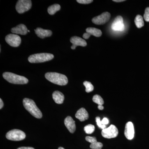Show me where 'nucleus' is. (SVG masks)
<instances>
[{"label":"nucleus","instance_id":"393cba45","mask_svg":"<svg viewBox=\"0 0 149 149\" xmlns=\"http://www.w3.org/2000/svg\"><path fill=\"white\" fill-rule=\"evenodd\" d=\"M96 121L97 122V125L100 127V128L102 129H104L105 128H106V126L105 125H103L101 121L100 118L99 117H97L96 118Z\"/></svg>","mask_w":149,"mask_h":149},{"label":"nucleus","instance_id":"7ed1b4c3","mask_svg":"<svg viewBox=\"0 0 149 149\" xmlns=\"http://www.w3.org/2000/svg\"><path fill=\"white\" fill-rule=\"evenodd\" d=\"M3 77L9 83L15 84H25L28 83V80L24 76L17 75L10 72L3 73Z\"/></svg>","mask_w":149,"mask_h":149},{"label":"nucleus","instance_id":"6ab92c4d","mask_svg":"<svg viewBox=\"0 0 149 149\" xmlns=\"http://www.w3.org/2000/svg\"><path fill=\"white\" fill-rule=\"evenodd\" d=\"M60 9L61 6L57 4H55L50 6L48 8V12L51 15H53L56 12L59 10Z\"/></svg>","mask_w":149,"mask_h":149},{"label":"nucleus","instance_id":"aec40b11","mask_svg":"<svg viewBox=\"0 0 149 149\" xmlns=\"http://www.w3.org/2000/svg\"><path fill=\"white\" fill-rule=\"evenodd\" d=\"M134 22H135L136 27L138 28H141L144 26L143 19V17L141 15H137L135 19Z\"/></svg>","mask_w":149,"mask_h":149},{"label":"nucleus","instance_id":"b1692460","mask_svg":"<svg viewBox=\"0 0 149 149\" xmlns=\"http://www.w3.org/2000/svg\"><path fill=\"white\" fill-rule=\"evenodd\" d=\"M102 147V143L97 141L91 144L90 146V148L92 149H101Z\"/></svg>","mask_w":149,"mask_h":149},{"label":"nucleus","instance_id":"1a4fd4ad","mask_svg":"<svg viewBox=\"0 0 149 149\" xmlns=\"http://www.w3.org/2000/svg\"><path fill=\"white\" fill-rule=\"evenodd\" d=\"M111 14L107 12H105L92 19L93 23L97 25H102L107 23L109 20Z\"/></svg>","mask_w":149,"mask_h":149},{"label":"nucleus","instance_id":"ddd939ff","mask_svg":"<svg viewBox=\"0 0 149 149\" xmlns=\"http://www.w3.org/2000/svg\"><path fill=\"white\" fill-rule=\"evenodd\" d=\"M64 124L70 133H74L76 129V126L75 121L73 120L72 117L70 116H67L65 119Z\"/></svg>","mask_w":149,"mask_h":149},{"label":"nucleus","instance_id":"c85d7f7f","mask_svg":"<svg viewBox=\"0 0 149 149\" xmlns=\"http://www.w3.org/2000/svg\"><path fill=\"white\" fill-rule=\"evenodd\" d=\"M101 122L103 125H106L108 124L109 123V121L108 119L107 118H104L102 120Z\"/></svg>","mask_w":149,"mask_h":149},{"label":"nucleus","instance_id":"412c9836","mask_svg":"<svg viewBox=\"0 0 149 149\" xmlns=\"http://www.w3.org/2000/svg\"><path fill=\"white\" fill-rule=\"evenodd\" d=\"M93 100L94 102L98 104L99 105H102L104 103L103 100L102 98V97L98 95H95L93 96Z\"/></svg>","mask_w":149,"mask_h":149},{"label":"nucleus","instance_id":"f704fd0d","mask_svg":"<svg viewBox=\"0 0 149 149\" xmlns=\"http://www.w3.org/2000/svg\"><path fill=\"white\" fill-rule=\"evenodd\" d=\"M58 149H65L64 148H62V147H59Z\"/></svg>","mask_w":149,"mask_h":149},{"label":"nucleus","instance_id":"2f4dec72","mask_svg":"<svg viewBox=\"0 0 149 149\" xmlns=\"http://www.w3.org/2000/svg\"><path fill=\"white\" fill-rule=\"evenodd\" d=\"M0 103H1V105H0V109H1L3 107V102L2 100L1 99H0Z\"/></svg>","mask_w":149,"mask_h":149},{"label":"nucleus","instance_id":"0eeeda50","mask_svg":"<svg viewBox=\"0 0 149 149\" xmlns=\"http://www.w3.org/2000/svg\"><path fill=\"white\" fill-rule=\"evenodd\" d=\"M118 134V131L116 126L111 125L109 128L103 129L102 135L104 138L110 139L117 137Z\"/></svg>","mask_w":149,"mask_h":149},{"label":"nucleus","instance_id":"6e6552de","mask_svg":"<svg viewBox=\"0 0 149 149\" xmlns=\"http://www.w3.org/2000/svg\"><path fill=\"white\" fill-rule=\"evenodd\" d=\"M6 42L9 45L12 47H16L19 46L21 42V39L18 35L14 34H10L6 37Z\"/></svg>","mask_w":149,"mask_h":149},{"label":"nucleus","instance_id":"dca6fc26","mask_svg":"<svg viewBox=\"0 0 149 149\" xmlns=\"http://www.w3.org/2000/svg\"><path fill=\"white\" fill-rule=\"evenodd\" d=\"M75 117L80 121H84L89 118L88 111L84 108H81L77 111L75 115Z\"/></svg>","mask_w":149,"mask_h":149},{"label":"nucleus","instance_id":"473e14b6","mask_svg":"<svg viewBox=\"0 0 149 149\" xmlns=\"http://www.w3.org/2000/svg\"><path fill=\"white\" fill-rule=\"evenodd\" d=\"M98 108L99 110H102L104 109V107L102 105H98Z\"/></svg>","mask_w":149,"mask_h":149},{"label":"nucleus","instance_id":"a211bd4d","mask_svg":"<svg viewBox=\"0 0 149 149\" xmlns=\"http://www.w3.org/2000/svg\"><path fill=\"white\" fill-rule=\"evenodd\" d=\"M86 32L91 35H93L96 37L101 36L102 32L100 29L94 27H88L86 29Z\"/></svg>","mask_w":149,"mask_h":149},{"label":"nucleus","instance_id":"39448f33","mask_svg":"<svg viewBox=\"0 0 149 149\" xmlns=\"http://www.w3.org/2000/svg\"><path fill=\"white\" fill-rule=\"evenodd\" d=\"M26 137L25 133L19 129H13L8 131L6 135V138L12 141H20Z\"/></svg>","mask_w":149,"mask_h":149},{"label":"nucleus","instance_id":"c756f323","mask_svg":"<svg viewBox=\"0 0 149 149\" xmlns=\"http://www.w3.org/2000/svg\"><path fill=\"white\" fill-rule=\"evenodd\" d=\"M91 36V35H90L89 33L86 32V33H84V34H83V37L84 39H89V37H90Z\"/></svg>","mask_w":149,"mask_h":149},{"label":"nucleus","instance_id":"a878e982","mask_svg":"<svg viewBox=\"0 0 149 149\" xmlns=\"http://www.w3.org/2000/svg\"><path fill=\"white\" fill-rule=\"evenodd\" d=\"M144 19L146 21L149 22V7L147 8L145 10V14L144 15Z\"/></svg>","mask_w":149,"mask_h":149},{"label":"nucleus","instance_id":"bb28decb","mask_svg":"<svg viewBox=\"0 0 149 149\" xmlns=\"http://www.w3.org/2000/svg\"><path fill=\"white\" fill-rule=\"evenodd\" d=\"M85 140H86V141L89 142V143H91V144L97 141V139H96L95 137H91V136H87L85 138Z\"/></svg>","mask_w":149,"mask_h":149},{"label":"nucleus","instance_id":"f257e3e1","mask_svg":"<svg viewBox=\"0 0 149 149\" xmlns=\"http://www.w3.org/2000/svg\"><path fill=\"white\" fill-rule=\"evenodd\" d=\"M45 77L50 82L59 85H65L68 83V79L64 74L55 72L46 73Z\"/></svg>","mask_w":149,"mask_h":149},{"label":"nucleus","instance_id":"c9c22d12","mask_svg":"<svg viewBox=\"0 0 149 149\" xmlns=\"http://www.w3.org/2000/svg\"><path fill=\"white\" fill-rule=\"evenodd\" d=\"M28 32H30V31H29V30H28Z\"/></svg>","mask_w":149,"mask_h":149},{"label":"nucleus","instance_id":"7c9ffc66","mask_svg":"<svg viewBox=\"0 0 149 149\" xmlns=\"http://www.w3.org/2000/svg\"><path fill=\"white\" fill-rule=\"evenodd\" d=\"M17 149H35L34 148H32V147H20V148H18Z\"/></svg>","mask_w":149,"mask_h":149},{"label":"nucleus","instance_id":"f3484780","mask_svg":"<svg viewBox=\"0 0 149 149\" xmlns=\"http://www.w3.org/2000/svg\"><path fill=\"white\" fill-rule=\"evenodd\" d=\"M53 99L56 103L61 104L63 102L64 100V96L61 92L56 91L52 94Z\"/></svg>","mask_w":149,"mask_h":149},{"label":"nucleus","instance_id":"f8f14e48","mask_svg":"<svg viewBox=\"0 0 149 149\" xmlns=\"http://www.w3.org/2000/svg\"><path fill=\"white\" fill-rule=\"evenodd\" d=\"M70 42L72 44V45L71 47V49H75L77 46L85 47L87 45V42L85 40L77 36L71 37L70 39Z\"/></svg>","mask_w":149,"mask_h":149},{"label":"nucleus","instance_id":"9b49d317","mask_svg":"<svg viewBox=\"0 0 149 149\" xmlns=\"http://www.w3.org/2000/svg\"><path fill=\"white\" fill-rule=\"evenodd\" d=\"M135 134L134 125L131 122L127 123L125 125L124 134L128 140H131L133 139Z\"/></svg>","mask_w":149,"mask_h":149},{"label":"nucleus","instance_id":"72a5a7b5","mask_svg":"<svg viewBox=\"0 0 149 149\" xmlns=\"http://www.w3.org/2000/svg\"><path fill=\"white\" fill-rule=\"evenodd\" d=\"M113 1L115 2H121L124 1L125 0H113Z\"/></svg>","mask_w":149,"mask_h":149},{"label":"nucleus","instance_id":"f03ea898","mask_svg":"<svg viewBox=\"0 0 149 149\" xmlns=\"http://www.w3.org/2000/svg\"><path fill=\"white\" fill-rule=\"evenodd\" d=\"M23 104L25 109L34 117L37 118H41L42 117V112L37 107L33 100L27 98H24L23 100Z\"/></svg>","mask_w":149,"mask_h":149},{"label":"nucleus","instance_id":"4be33fe9","mask_svg":"<svg viewBox=\"0 0 149 149\" xmlns=\"http://www.w3.org/2000/svg\"><path fill=\"white\" fill-rule=\"evenodd\" d=\"M83 85L86 88L85 91L87 93H89L92 92L94 90V86L91 82L85 81L83 83Z\"/></svg>","mask_w":149,"mask_h":149},{"label":"nucleus","instance_id":"cd10ccee","mask_svg":"<svg viewBox=\"0 0 149 149\" xmlns=\"http://www.w3.org/2000/svg\"><path fill=\"white\" fill-rule=\"evenodd\" d=\"M93 0H77V2L80 4H88L91 3L93 2Z\"/></svg>","mask_w":149,"mask_h":149},{"label":"nucleus","instance_id":"4468645a","mask_svg":"<svg viewBox=\"0 0 149 149\" xmlns=\"http://www.w3.org/2000/svg\"><path fill=\"white\" fill-rule=\"evenodd\" d=\"M11 32L16 35H26L28 32L27 27L24 24H19L16 27L12 28Z\"/></svg>","mask_w":149,"mask_h":149},{"label":"nucleus","instance_id":"423d86ee","mask_svg":"<svg viewBox=\"0 0 149 149\" xmlns=\"http://www.w3.org/2000/svg\"><path fill=\"white\" fill-rule=\"evenodd\" d=\"M32 7L30 0H19L17 3L16 10L19 13H23L29 10Z\"/></svg>","mask_w":149,"mask_h":149},{"label":"nucleus","instance_id":"2eb2a0df","mask_svg":"<svg viewBox=\"0 0 149 149\" xmlns=\"http://www.w3.org/2000/svg\"><path fill=\"white\" fill-rule=\"evenodd\" d=\"M35 33L38 37L42 39H44L47 37H50L52 34L51 30L44 29L42 28L38 27L35 30Z\"/></svg>","mask_w":149,"mask_h":149},{"label":"nucleus","instance_id":"5701e85b","mask_svg":"<svg viewBox=\"0 0 149 149\" xmlns=\"http://www.w3.org/2000/svg\"><path fill=\"white\" fill-rule=\"evenodd\" d=\"M95 130V126L94 125H92V124H89V125H86L84 127V130L87 134H92V133L94 132Z\"/></svg>","mask_w":149,"mask_h":149},{"label":"nucleus","instance_id":"9d476101","mask_svg":"<svg viewBox=\"0 0 149 149\" xmlns=\"http://www.w3.org/2000/svg\"><path fill=\"white\" fill-rule=\"evenodd\" d=\"M111 28L116 31H123L125 29V25L123 23V18L121 16H118L115 18L112 23Z\"/></svg>","mask_w":149,"mask_h":149},{"label":"nucleus","instance_id":"20e7f679","mask_svg":"<svg viewBox=\"0 0 149 149\" xmlns=\"http://www.w3.org/2000/svg\"><path fill=\"white\" fill-rule=\"evenodd\" d=\"M54 58V55L49 53L34 54L29 56L28 60L31 63H39L49 61Z\"/></svg>","mask_w":149,"mask_h":149}]
</instances>
